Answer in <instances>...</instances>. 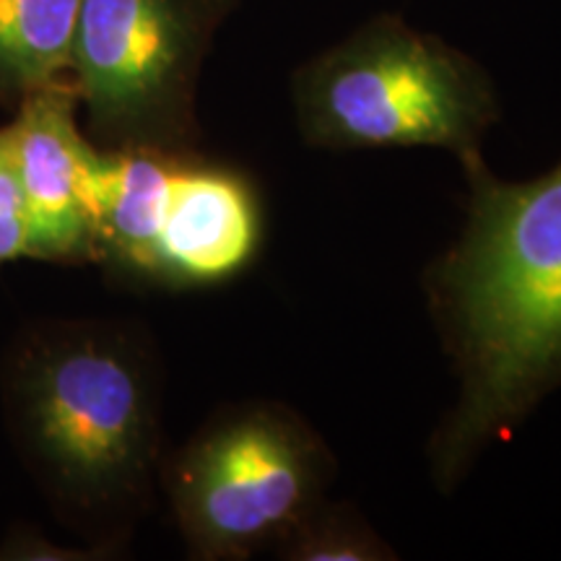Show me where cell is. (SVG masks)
I'll list each match as a JSON object with an SVG mask.
<instances>
[{"label": "cell", "instance_id": "obj_3", "mask_svg": "<svg viewBox=\"0 0 561 561\" xmlns=\"http://www.w3.org/2000/svg\"><path fill=\"white\" fill-rule=\"evenodd\" d=\"M299 138L320 151L439 149L455 159L483 151L502 121L486 68L401 13H375L294 68Z\"/></svg>", "mask_w": 561, "mask_h": 561}, {"label": "cell", "instance_id": "obj_5", "mask_svg": "<svg viewBox=\"0 0 561 561\" xmlns=\"http://www.w3.org/2000/svg\"><path fill=\"white\" fill-rule=\"evenodd\" d=\"M237 0H83L70 81L100 149L198 151V83Z\"/></svg>", "mask_w": 561, "mask_h": 561}, {"label": "cell", "instance_id": "obj_4", "mask_svg": "<svg viewBox=\"0 0 561 561\" xmlns=\"http://www.w3.org/2000/svg\"><path fill=\"white\" fill-rule=\"evenodd\" d=\"M335 460L284 403L229 405L161 468L182 541L195 559L240 561L273 549L325 500Z\"/></svg>", "mask_w": 561, "mask_h": 561}, {"label": "cell", "instance_id": "obj_2", "mask_svg": "<svg viewBox=\"0 0 561 561\" xmlns=\"http://www.w3.org/2000/svg\"><path fill=\"white\" fill-rule=\"evenodd\" d=\"M16 453L55 515L107 551L161 479V371L149 335L115 320L26 328L3 364Z\"/></svg>", "mask_w": 561, "mask_h": 561}, {"label": "cell", "instance_id": "obj_10", "mask_svg": "<svg viewBox=\"0 0 561 561\" xmlns=\"http://www.w3.org/2000/svg\"><path fill=\"white\" fill-rule=\"evenodd\" d=\"M284 561H396L398 553L356 510L322 500L280 541Z\"/></svg>", "mask_w": 561, "mask_h": 561}, {"label": "cell", "instance_id": "obj_8", "mask_svg": "<svg viewBox=\"0 0 561 561\" xmlns=\"http://www.w3.org/2000/svg\"><path fill=\"white\" fill-rule=\"evenodd\" d=\"M182 153L100 149L96 153V263L157 286V242Z\"/></svg>", "mask_w": 561, "mask_h": 561}, {"label": "cell", "instance_id": "obj_11", "mask_svg": "<svg viewBox=\"0 0 561 561\" xmlns=\"http://www.w3.org/2000/svg\"><path fill=\"white\" fill-rule=\"evenodd\" d=\"M32 257L30 216L13 164L9 128H0V265Z\"/></svg>", "mask_w": 561, "mask_h": 561}, {"label": "cell", "instance_id": "obj_9", "mask_svg": "<svg viewBox=\"0 0 561 561\" xmlns=\"http://www.w3.org/2000/svg\"><path fill=\"white\" fill-rule=\"evenodd\" d=\"M83 0H0V104L70 79V50Z\"/></svg>", "mask_w": 561, "mask_h": 561}, {"label": "cell", "instance_id": "obj_1", "mask_svg": "<svg viewBox=\"0 0 561 561\" xmlns=\"http://www.w3.org/2000/svg\"><path fill=\"white\" fill-rule=\"evenodd\" d=\"M458 161L466 219L421 276L455 377L426 447L439 494L561 388V159L530 180H502L483 151Z\"/></svg>", "mask_w": 561, "mask_h": 561}, {"label": "cell", "instance_id": "obj_6", "mask_svg": "<svg viewBox=\"0 0 561 561\" xmlns=\"http://www.w3.org/2000/svg\"><path fill=\"white\" fill-rule=\"evenodd\" d=\"M73 81L26 96L5 125L30 216L32 261L96 263V153Z\"/></svg>", "mask_w": 561, "mask_h": 561}, {"label": "cell", "instance_id": "obj_7", "mask_svg": "<svg viewBox=\"0 0 561 561\" xmlns=\"http://www.w3.org/2000/svg\"><path fill=\"white\" fill-rule=\"evenodd\" d=\"M265 240L255 182L234 167L182 153L157 242V286L203 289L242 276Z\"/></svg>", "mask_w": 561, "mask_h": 561}]
</instances>
